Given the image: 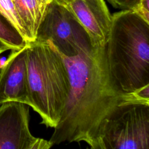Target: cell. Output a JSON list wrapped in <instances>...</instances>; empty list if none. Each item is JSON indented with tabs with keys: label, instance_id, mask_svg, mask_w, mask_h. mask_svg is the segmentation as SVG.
I'll use <instances>...</instances> for the list:
<instances>
[{
	"label": "cell",
	"instance_id": "3957f363",
	"mask_svg": "<svg viewBox=\"0 0 149 149\" xmlns=\"http://www.w3.org/2000/svg\"><path fill=\"white\" fill-rule=\"evenodd\" d=\"M97 137L105 149H149V103L118 105L101 122Z\"/></svg>",
	"mask_w": 149,
	"mask_h": 149
},
{
	"label": "cell",
	"instance_id": "277c9868",
	"mask_svg": "<svg viewBox=\"0 0 149 149\" xmlns=\"http://www.w3.org/2000/svg\"><path fill=\"white\" fill-rule=\"evenodd\" d=\"M35 41H49L58 52L66 55L93 45L81 25L56 0L48 6Z\"/></svg>",
	"mask_w": 149,
	"mask_h": 149
},
{
	"label": "cell",
	"instance_id": "e0dca14e",
	"mask_svg": "<svg viewBox=\"0 0 149 149\" xmlns=\"http://www.w3.org/2000/svg\"><path fill=\"white\" fill-rule=\"evenodd\" d=\"M87 149H90V148H87Z\"/></svg>",
	"mask_w": 149,
	"mask_h": 149
},
{
	"label": "cell",
	"instance_id": "30bf717a",
	"mask_svg": "<svg viewBox=\"0 0 149 149\" xmlns=\"http://www.w3.org/2000/svg\"><path fill=\"white\" fill-rule=\"evenodd\" d=\"M0 13L28 42L26 30L16 10L13 0H0Z\"/></svg>",
	"mask_w": 149,
	"mask_h": 149
},
{
	"label": "cell",
	"instance_id": "2e32d148",
	"mask_svg": "<svg viewBox=\"0 0 149 149\" xmlns=\"http://www.w3.org/2000/svg\"><path fill=\"white\" fill-rule=\"evenodd\" d=\"M38 1L42 6L45 8H48V6L51 3H52L54 0H38Z\"/></svg>",
	"mask_w": 149,
	"mask_h": 149
},
{
	"label": "cell",
	"instance_id": "9a60e30c",
	"mask_svg": "<svg viewBox=\"0 0 149 149\" xmlns=\"http://www.w3.org/2000/svg\"><path fill=\"white\" fill-rule=\"evenodd\" d=\"M8 50H12V49L8 45H7L6 44H5L3 41H2L0 40V54Z\"/></svg>",
	"mask_w": 149,
	"mask_h": 149
},
{
	"label": "cell",
	"instance_id": "52a82bcc",
	"mask_svg": "<svg viewBox=\"0 0 149 149\" xmlns=\"http://www.w3.org/2000/svg\"><path fill=\"white\" fill-rule=\"evenodd\" d=\"M29 44V43H28ZM28 44L17 51H12L0 70V105L10 102L29 106L27 74Z\"/></svg>",
	"mask_w": 149,
	"mask_h": 149
},
{
	"label": "cell",
	"instance_id": "7a4b0ae2",
	"mask_svg": "<svg viewBox=\"0 0 149 149\" xmlns=\"http://www.w3.org/2000/svg\"><path fill=\"white\" fill-rule=\"evenodd\" d=\"M27 74L29 107L39 114L41 123L55 128L66 104L69 83L64 63L50 42L28 44Z\"/></svg>",
	"mask_w": 149,
	"mask_h": 149
},
{
	"label": "cell",
	"instance_id": "6da1fadb",
	"mask_svg": "<svg viewBox=\"0 0 149 149\" xmlns=\"http://www.w3.org/2000/svg\"><path fill=\"white\" fill-rule=\"evenodd\" d=\"M107 68L117 88L132 94L149 85V23L130 10L112 15L105 47Z\"/></svg>",
	"mask_w": 149,
	"mask_h": 149
},
{
	"label": "cell",
	"instance_id": "8992f818",
	"mask_svg": "<svg viewBox=\"0 0 149 149\" xmlns=\"http://www.w3.org/2000/svg\"><path fill=\"white\" fill-rule=\"evenodd\" d=\"M29 107L16 102L0 105V149H27L35 141L29 129Z\"/></svg>",
	"mask_w": 149,
	"mask_h": 149
},
{
	"label": "cell",
	"instance_id": "7c38bea8",
	"mask_svg": "<svg viewBox=\"0 0 149 149\" xmlns=\"http://www.w3.org/2000/svg\"><path fill=\"white\" fill-rule=\"evenodd\" d=\"M140 0H108L115 8L123 10H133L138 5Z\"/></svg>",
	"mask_w": 149,
	"mask_h": 149
},
{
	"label": "cell",
	"instance_id": "8fae6325",
	"mask_svg": "<svg viewBox=\"0 0 149 149\" xmlns=\"http://www.w3.org/2000/svg\"><path fill=\"white\" fill-rule=\"evenodd\" d=\"M132 11L149 23V0H140L137 6Z\"/></svg>",
	"mask_w": 149,
	"mask_h": 149
},
{
	"label": "cell",
	"instance_id": "5b68a950",
	"mask_svg": "<svg viewBox=\"0 0 149 149\" xmlns=\"http://www.w3.org/2000/svg\"><path fill=\"white\" fill-rule=\"evenodd\" d=\"M81 25L93 45L105 47L112 15L104 0H56Z\"/></svg>",
	"mask_w": 149,
	"mask_h": 149
},
{
	"label": "cell",
	"instance_id": "4fadbf2b",
	"mask_svg": "<svg viewBox=\"0 0 149 149\" xmlns=\"http://www.w3.org/2000/svg\"><path fill=\"white\" fill-rule=\"evenodd\" d=\"M52 145V143L49 140L37 137L35 141L27 149H50Z\"/></svg>",
	"mask_w": 149,
	"mask_h": 149
},
{
	"label": "cell",
	"instance_id": "5bb4252c",
	"mask_svg": "<svg viewBox=\"0 0 149 149\" xmlns=\"http://www.w3.org/2000/svg\"><path fill=\"white\" fill-rule=\"evenodd\" d=\"M88 145L90 149H105L100 137H97Z\"/></svg>",
	"mask_w": 149,
	"mask_h": 149
},
{
	"label": "cell",
	"instance_id": "ba28073f",
	"mask_svg": "<svg viewBox=\"0 0 149 149\" xmlns=\"http://www.w3.org/2000/svg\"><path fill=\"white\" fill-rule=\"evenodd\" d=\"M13 2L26 30L28 43L34 41L48 8L42 6L38 0H13Z\"/></svg>",
	"mask_w": 149,
	"mask_h": 149
},
{
	"label": "cell",
	"instance_id": "9c48e42d",
	"mask_svg": "<svg viewBox=\"0 0 149 149\" xmlns=\"http://www.w3.org/2000/svg\"><path fill=\"white\" fill-rule=\"evenodd\" d=\"M0 40L8 45L12 51L20 50L28 44L25 39L1 13Z\"/></svg>",
	"mask_w": 149,
	"mask_h": 149
}]
</instances>
